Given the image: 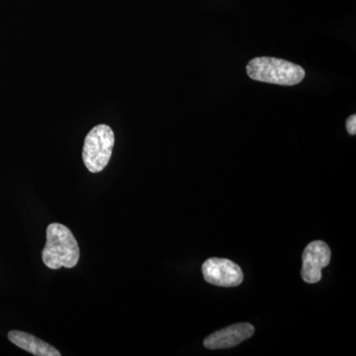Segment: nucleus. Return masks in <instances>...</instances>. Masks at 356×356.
<instances>
[{
  "label": "nucleus",
  "mask_w": 356,
  "mask_h": 356,
  "mask_svg": "<svg viewBox=\"0 0 356 356\" xmlns=\"http://www.w3.org/2000/svg\"><path fill=\"white\" fill-rule=\"evenodd\" d=\"M81 252L74 234L67 227L53 222L47 228V241L42 259L48 268H72L79 264Z\"/></svg>",
  "instance_id": "obj_1"
},
{
  "label": "nucleus",
  "mask_w": 356,
  "mask_h": 356,
  "mask_svg": "<svg viewBox=\"0 0 356 356\" xmlns=\"http://www.w3.org/2000/svg\"><path fill=\"white\" fill-rule=\"evenodd\" d=\"M247 74L254 81L284 86H296L306 76L301 65L271 57L252 58L247 65Z\"/></svg>",
  "instance_id": "obj_2"
},
{
  "label": "nucleus",
  "mask_w": 356,
  "mask_h": 356,
  "mask_svg": "<svg viewBox=\"0 0 356 356\" xmlns=\"http://www.w3.org/2000/svg\"><path fill=\"white\" fill-rule=\"evenodd\" d=\"M115 144L113 130L108 125H97L84 140L83 159L89 172H102L111 159Z\"/></svg>",
  "instance_id": "obj_3"
},
{
  "label": "nucleus",
  "mask_w": 356,
  "mask_h": 356,
  "mask_svg": "<svg viewBox=\"0 0 356 356\" xmlns=\"http://www.w3.org/2000/svg\"><path fill=\"white\" fill-rule=\"evenodd\" d=\"M202 273L206 282L219 287H236L243 281L242 268L227 259H207L203 264Z\"/></svg>",
  "instance_id": "obj_4"
},
{
  "label": "nucleus",
  "mask_w": 356,
  "mask_h": 356,
  "mask_svg": "<svg viewBox=\"0 0 356 356\" xmlns=\"http://www.w3.org/2000/svg\"><path fill=\"white\" fill-rule=\"evenodd\" d=\"M331 257V248L323 241L309 243L302 254V280L309 284L321 281L323 268L329 266Z\"/></svg>",
  "instance_id": "obj_5"
},
{
  "label": "nucleus",
  "mask_w": 356,
  "mask_h": 356,
  "mask_svg": "<svg viewBox=\"0 0 356 356\" xmlns=\"http://www.w3.org/2000/svg\"><path fill=\"white\" fill-rule=\"evenodd\" d=\"M254 334V327L248 323L229 325L204 339V346L208 350H226L234 348Z\"/></svg>",
  "instance_id": "obj_6"
},
{
  "label": "nucleus",
  "mask_w": 356,
  "mask_h": 356,
  "mask_svg": "<svg viewBox=\"0 0 356 356\" xmlns=\"http://www.w3.org/2000/svg\"><path fill=\"white\" fill-rule=\"evenodd\" d=\"M8 339L18 348L36 356H60L62 353L50 343H44L28 332L11 331L8 332Z\"/></svg>",
  "instance_id": "obj_7"
},
{
  "label": "nucleus",
  "mask_w": 356,
  "mask_h": 356,
  "mask_svg": "<svg viewBox=\"0 0 356 356\" xmlns=\"http://www.w3.org/2000/svg\"><path fill=\"white\" fill-rule=\"evenodd\" d=\"M346 130L350 135L355 136L356 134V115H351L346 122Z\"/></svg>",
  "instance_id": "obj_8"
}]
</instances>
